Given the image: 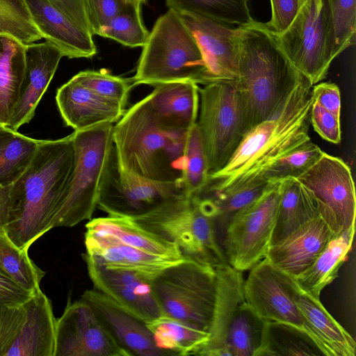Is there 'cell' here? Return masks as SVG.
<instances>
[{"instance_id": "28", "label": "cell", "mask_w": 356, "mask_h": 356, "mask_svg": "<svg viewBox=\"0 0 356 356\" xmlns=\"http://www.w3.org/2000/svg\"><path fill=\"white\" fill-rule=\"evenodd\" d=\"M86 232L108 236L122 244L140 250L175 260H181L179 248L141 227L128 216L108 215L90 220Z\"/></svg>"}, {"instance_id": "14", "label": "cell", "mask_w": 356, "mask_h": 356, "mask_svg": "<svg viewBox=\"0 0 356 356\" xmlns=\"http://www.w3.org/2000/svg\"><path fill=\"white\" fill-rule=\"evenodd\" d=\"M300 290L293 276L275 266L266 257L250 268L243 283L245 301L261 318L304 329L296 302Z\"/></svg>"}, {"instance_id": "9", "label": "cell", "mask_w": 356, "mask_h": 356, "mask_svg": "<svg viewBox=\"0 0 356 356\" xmlns=\"http://www.w3.org/2000/svg\"><path fill=\"white\" fill-rule=\"evenodd\" d=\"M275 35L289 61L312 86L326 77L336 58L329 0H305L289 26Z\"/></svg>"}, {"instance_id": "6", "label": "cell", "mask_w": 356, "mask_h": 356, "mask_svg": "<svg viewBox=\"0 0 356 356\" xmlns=\"http://www.w3.org/2000/svg\"><path fill=\"white\" fill-rule=\"evenodd\" d=\"M130 218L141 227L176 244L186 258L214 268L229 264L216 240L212 220L192 195L168 200Z\"/></svg>"}, {"instance_id": "50", "label": "cell", "mask_w": 356, "mask_h": 356, "mask_svg": "<svg viewBox=\"0 0 356 356\" xmlns=\"http://www.w3.org/2000/svg\"><path fill=\"white\" fill-rule=\"evenodd\" d=\"M49 1L72 22L90 33L86 0Z\"/></svg>"}, {"instance_id": "44", "label": "cell", "mask_w": 356, "mask_h": 356, "mask_svg": "<svg viewBox=\"0 0 356 356\" xmlns=\"http://www.w3.org/2000/svg\"><path fill=\"white\" fill-rule=\"evenodd\" d=\"M26 318L22 305H0V356H5Z\"/></svg>"}, {"instance_id": "35", "label": "cell", "mask_w": 356, "mask_h": 356, "mask_svg": "<svg viewBox=\"0 0 356 356\" xmlns=\"http://www.w3.org/2000/svg\"><path fill=\"white\" fill-rule=\"evenodd\" d=\"M265 321L245 302L236 309L229 323L226 345L229 356H255L259 348Z\"/></svg>"}, {"instance_id": "24", "label": "cell", "mask_w": 356, "mask_h": 356, "mask_svg": "<svg viewBox=\"0 0 356 356\" xmlns=\"http://www.w3.org/2000/svg\"><path fill=\"white\" fill-rule=\"evenodd\" d=\"M215 268L217 291L209 339L195 355L229 356L226 345L228 327L236 309L245 301L242 272L229 264Z\"/></svg>"}, {"instance_id": "26", "label": "cell", "mask_w": 356, "mask_h": 356, "mask_svg": "<svg viewBox=\"0 0 356 356\" xmlns=\"http://www.w3.org/2000/svg\"><path fill=\"white\" fill-rule=\"evenodd\" d=\"M150 105L163 126L188 130L197 122L199 111V86L189 81L159 84L149 95Z\"/></svg>"}, {"instance_id": "18", "label": "cell", "mask_w": 356, "mask_h": 356, "mask_svg": "<svg viewBox=\"0 0 356 356\" xmlns=\"http://www.w3.org/2000/svg\"><path fill=\"white\" fill-rule=\"evenodd\" d=\"M86 301L115 341L129 356H168L155 344L146 323L97 289L86 290Z\"/></svg>"}, {"instance_id": "47", "label": "cell", "mask_w": 356, "mask_h": 356, "mask_svg": "<svg viewBox=\"0 0 356 356\" xmlns=\"http://www.w3.org/2000/svg\"><path fill=\"white\" fill-rule=\"evenodd\" d=\"M271 18L265 23L275 34L284 32L293 21L304 0H270Z\"/></svg>"}, {"instance_id": "52", "label": "cell", "mask_w": 356, "mask_h": 356, "mask_svg": "<svg viewBox=\"0 0 356 356\" xmlns=\"http://www.w3.org/2000/svg\"><path fill=\"white\" fill-rule=\"evenodd\" d=\"M137 1H140L142 3H146V2H147V0H137Z\"/></svg>"}, {"instance_id": "40", "label": "cell", "mask_w": 356, "mask_h": 356, "mask_svg": "<svg viewBox=\"0 0 356 356\" xmlns=\"http://www.w3.org/2000/svg\"><path fill=\"white\" fill-rule=\"evenodd\" d=\"M209 176L208 164L195 123L188 131L185 149L183 183L190 195L200 191Z\"/></svg>"}, {"instance_id": "10", "label": "cell", "mask_w": 356, "mask_h": 356, "mask_svg": "<svg viewBox=\"0 0 356 356\" xmlns=\"http://www.w3.org/2000/svg\"><path fill=\"white\" fill-rule=\"evenodd\" d=\"M196 122L209 175L228 162L247 133L239 95L234 83L214 81L199 87Z\"/></svg>"}, {"instance_id": "20", "label": "cell", "mask_w": 356, "mask_h": 356, "mask_svg": "<svg viewBox=\"0 0 356 356\" xmlns=\"http://www.w3.org/2000/svg\"><path fill=\"white\" fill-rule=\"evenodd\" d=\"M334 236L328 224L318 213L270 245L265 257L296 277L312 264Z\"/></svg>"}, {"instance_id": "5", "label": "cell", "mask_w": 356, "mask_h": 356, "mask_svg": "<svg viewBox=\"0 0 356 356\" xmlns=\"http://www.w3.org/2000/svg\"><path fill=\"white\" fill-rule=\"evenodd\" d=\"M140 84L189 81L211 83L201 49L179 14L169 9L155 22L130 79Z\"/></svg>"}, {"instance_id": "15", "label": "cell", "mask_w": 356, "mask_h": 356, "mask_svg": "<svg viewBox=\"0 0 356 356\" xmlns=\"http://www.w3.org/2000/svg\"><path fill=\"white\" fill-rule=\"evenodd\" d=\"M54 356H129L84 300L68 301L56 320Z\"/></svg>"}, {"instance_id": "17", "label": "cell", "mask_w": 356, "mask_h": 356, "mask_svg": "<svg viewBox=\"0 0 356 356\" xmlns=\"http://www.w3.org/2000/svg\"><path fill=\"white\" fill-rule=\"evenodd\" d=\"M195 37L211 82L235 84L238 77L237 26L189 13H178Z\"/></svg>"}, {"instance_id": "31", "label": "cell", "mask_w": 356, "mask_h": 356, "mask_svg": "<svg viewBox=\"0 0 356 356\" xmlns=\"http://www.w3.org/2000/svg\"><path fill=\"white\" fill-rule=\"evenodd\" d=\"M24 44L0 35V125L8 127L25 73Z\"/></svg>"}, {"instance_id": "12", "label": "cell", "mask_w": 356, "mask_h": 356, "mask_svg": "<svg viewBox=\"0 0 356 356\" xmlns=\"http://www.w3.org/2000/svg\"><path fill=\"white\" fill-rule=\"evenodd\" d=\"M186 195L181 184L154 181L124 171L113 143L103 169L97 197V206L108 215L134 217Z\"/></svg>"}, {"instance_id": "36", "label": "cell", "mask_w": 356, "mask_h": 356, "mask_svg": "<svg viewBox=\"0 0 356 356\" xmlns=\"http://www.w3.org/2000/svg\"><path fill=\"white\" fill-rule=\"evenodd\" d=\"M249 0H165L169 9L177 13L199 15L227 25L238 26L253 19Z\"/></svg>"}, {"instance_id": "32", "label": "cell", "mask_w": 356, "mask_h": 356, "mask_svg": "<svg viewBox=\"0 0 356 356\" xmlns=\"http://www.w3.org/2000/svg\"><path fill=\"white\" fill-rule=\"evenodd\" d=\"M326 356L316 341L296 325L265 321L262 341L255 356Z\"/></svg>"}, {"instance_id": "49", "label": "cell", "mask_w": 356, "mask_h": 356, "mask_svg": "<svg viewBox=\"0 0 356 356\" xmlns=\"http://www.w3.org/2000/svg\"><path fill=\"white\" fill-rule=\"evenodd\" d=\"M31 293L22 287L0 268V305L19 306L24 303Z\"/></svg>"}, {"instance_id": "43", "label": "cell", "mask_w": 356, "mask_h": 356, "mask_svg": "<svg viewBox=\"0 0 356 356\" xmlns=\"http://www.w3.org/2000/svg\"><path fill=\"white\" fill-rule=\"evenodd\" d=\"M337 57L355 41L356 0H329Z\"/></svg>"}, {"instance_id": "34", "label": "cell", "mask_w": 356, "mask_h": 356, "mask_svg": "<svg viewBox=\"0 0 356 356\" xmlns=\"http://www.w3.org/2000/svg\"><path fill=\"white\" fill-rule=\"evenodd\" d=\"M40 141L0 125V186L11 185L24 173Z\"/></svg>"}, {"instance_id": "8", "label": "cell", "mask_w": 356, "mask_h": 356, "mask_svg": "<svg viewBox=\"0 0 356 356\" xmlns=\"http://www.w3.org/2000/svg\"><path fill=\"white\" fill-rule=\"evenodd\" d=\"M113 124L74 131V168L60 200L52 227H73L91 218L97 207L99 183L113 144Z\"/></svg>"}, {"instance_id": "51", "label": "cell", "mask_w": 356, "mask_h": 356, "mask_svg": "<svg viewBox=\"0 0 356 356\" xmlns=\"http://www.w3.org/2000/svg\"><path fill=\"white\" fill-rule=\"evenodd\" d=\"M10 186H0V233H6L8 219Z\"/></svg>"}, {"instance_id": "53", "label": "cell", "mask_w": 356, "mask_h": 356, "mask_svg": "<svg viewBox=\"0 0 356 356\" xmlns=\"http://www.w3.org/2000/svg\"><path fill=\"white\" fill-rule=\"evenodd\" d=\"M305 1V0H304Z\"/></svg>"}, {"instance_id": "4", "label": "cell", "mask_w": 356, "mask_h": 356, "mask_svg": "<svg viewBox=\"0 0 356 356\" xmlns=\"http://www.w3.org/2000/svg\"><path fill=\"white\" fill-rule=\"evenodd\" d=\"M188 130L162 125L148 95L127 110L113 127V143L121 168L151 181L184 185Z\"/></svg>"}, {"instance_id": "38", "label": "cell", "mask_w": 356, "mask_h": 356, "mask_svg": "<svg viewBox=\"0 0 356 356\" xmlns=\"http://www.w3.org/2000/svg\"><path fill=\"white\" fill-rule=\"evenodd\" d=\"M142 4L137 0H128L122 10L102 29L100 36L129 47H143L149 33L142 19Z\"/></svg>"}, {"instance_id": "1", "label": "cell", "mask_w": 356, "mask_h": 356, "mask_svg": "<svg viewBox=\"0 0 356 356\" xmlns=\"http://www.w3.org/2000/svg\"><path fill=\"white\" fill-rule=\"evenodd\" d=\"M72 134L41 140L24 173L10 185L5 230L19 249L28 251L52 222L74 168Z\"/></svg>"}, {"instance_id": "45", "label": "cell", "mask_w": 356, "mask_h": 356, "mask_svg": "<svg viewBox=\"0 0 356 356\" xmlns=\"http://www.w3.org/2000/svg\"><path fill=\"white\" fill-rule=\"evenodd\" d=\"M92 35H100L102 29L124 7L128 0H86Z\"/></svg>"}, {"instance_id": "37", "label": "cell", "mask_w": 356, "mask_h": 356, "mask_svg": "<svg viewBox=\"0 0 356 356\" xmlns=\"http://www.w3.org/2000/svg\"><path fill=\"white\" fill-rule=\"evenodd\" d=\"M0 268L31 293L40 289L45 273L30 259L28 251L17 247L6 233H0Z\"/></svg>"}, {"instance_id": "33", "label": "cell", "mask_w": 356, "mask_h": 356, "mask_svg": "<svg viewBox=\"0 0 356 356\" xmlns=\"http://www.w3.org/2000/svg\"><path fill=\"white\" fill-rule=\"evenodd\" d=\"M156 346L168 356L195 355L209 339V332L163 315L146 323Z\"/></svg>"}, {"instance_id": "27", "label": "cell", "mask_w": 356, "mask_h": 356, "mask_svg": "<svg viewBox=\"0 0 356 356\" xmlns=\"http://www.w3.org/2000/svg\"><path fill=\"white\" fill-rule=\"evenodd\" d=\"M296 302L304 322V329L326 356L355 355L354 339L328 313L320 299L314 298L300 289Z\"/></svg>"}, {"instance_id": "2", "label": "cell", "mask_w": 356, "mask_h": 356, "mask_svg": "<svg viewBox=\"0 0 356 356\" xmlns=\"http://www.w3.org/2000/svg\"><path fill=\"white\" fill-rule=\"evenodd\" d=\"M312 86L302 75L278 112L244 135L227 164L209 175L203 188L220 191L264 178L280 158L309 142Z\"/></svg>"}, {"instance_id": "46", "label": "cell", "mask_w": 356, "mask_h": 356, "mask_svg": "<svg viewBox=\"0 0 356 356\" xmlns=\"http://www.w3.org/2000/svg\"><path fill=\"white\" fill-rule=\"evenodd\" d=\"M309 121L315 131L324 140L333 144L341 140L340 118L325 110L316 102H312Z\"/></svg>"}, {"instance_id": "13", "label": "cell", "mask_w": 356, "mask_h": 356, "mask_svg": "<svg viewBox=\"0 0 356 356\" xmlns=\"http://www.w3.org/2000/svg\"><path fill=\"white\" fill-rule=\"evenodd\" d=\"M314 195L319 215L337 235L355 227L356 197L349 166L340 158L322 152L296 177Z\"/></svg>"}, {"instance_id": "25", "label": "cell", "mask_w": 356, "mask_h": 356, "mask_svg": "<svg viewBox=\"0 0 356 356\" xmlns=\"http://www.w3.org/2000/svg\"><path fill=\"white\" fill-rule=\"evenodd\" d=\"M84 243L86 252L106 268L132 272L149 280L164 268L181 261L148 253L108 236L87 232L84 236Z\"/></svg>"}, {"instance_id": "19", "label": "cell", "mask_w": 356, "mask_h": 356, "mask_svg": "<svg viewBox=\"0 0 356 356\" xmlns=\"http://www.w3.org/2000/svg\"><path fill=\"white\" fill-rule=\"evenodd\" d=\"M25 73L19 98L7 127L17 131L34 116L35 108L51 82L63 56L49 41L26 44Z\"/></svg>"}, {"instance_id": "22", "label": "cell", "mask_w": 356, "mask_h": 356, "mask_svg": "<svg viewBox=\"0 0 356 356\" xmlns=\"http://www.w3.org/2000/svg\"><path fill=\"white\" fill-rule=\"evenodd\" d=\"M42 38L58 47L69 58H91L97 54L92 35L81 29L49 0H24Z\"/></svg>"}, {"instance_id": "48", "label": "cell", "mask_w": 356, "mask_h": 356, "mask_svg": "<svg viewBox=\"0 0 356 356\" xmlns=\"http://www.w3.org/2000/svg\"><path fill=\"white\" fill-rule=\"evenodd\" d=\"M313 101L340 118L341 94L337 85L331 82L318 83L312 86Z\"/></svg>"}, {"instance_id": "7", "label": "cell", "mask_w": 356, "mask_h": 356, "mask_svg": "<svg viewBox=\"0 0 356 356\" xmlns=\"http://www.w3.org/2000/svg\"><path fill=\"white\" fill-rule=\"evenodd\" d=\"M151 285L165 316L209 332L217 291L214 267L185 257L158 273Z\"/></svg>"}, {"instance_id": "23", "label": "cell", "mask_w": 356, "mask_h": 356, "mask_svg": "<svg viewBox=\"0 0 356 356\" xmlns=\"http://www.w3.org/2000/svg\"><path fill=\"white\" fill-rule=\"evenodd\" d=\"M22 305L25 321L5 356H54L57 319L50 300L40 289Z\"/></svg>"}, {"instance_id": "3", "label": "cell", "mask_w": 356, "mask_h": 356, "mask_svg": "<svg viewBox=\"0 0 356 356\" xmlns=\"http://www.w3.org/2000/svg\"><path fill=\"white\" fill-rule=\"evenodd\" d=\"M239 95L247 132L275 115L302 75L289 61L265 23L237 26Z\"/></svg>"}, {"instance_id": "11", "label": "cell", "mask_w": 356, "mask_h": 356, "mask_svg": "<svg viewBox=\"0 0 356 356\" xmlns=\"http://www.w3.org/2000/svg\"><path fill=\"white\" fill-rule=\"evenodd\" d=\"M282 180H270L263 193L228 225L222 249L227 263L236 270H250L265 257L275 226Z\"/></svg>"}, {"instance_id": "41", "label": "cell", "mask_w": 356, "mask_h": 356, "mask_svg": "<svg viewBox=\"0 0 356 356\" xmlns=\"http://www.w3.org/2000/svg\"><path fill=\"white\" fill-rule=\"evenodd\" d=\"M73 77L101 97L126 108L130 90L134 87L130 79L95 70L81 71Z\"/></svg>"}, {"instance_id": "42", "label": "cell", "mask_w": 356, "mask_h": 356, "mask_svg": "<svg viewBox=\"0 0 356 356\" xmlns=\"http://www.w3.org/2000/svg\"><path fill=\"white\" fill-rule=\"evenodd\" d=\"M323 151L310 140L280 158L265 172L268 180L296 177L314 163Z\"/></svg>"}, {"instance_id": "16", "label": "cell", "mask_w": 356, "mask_h": 356, "mask_svg": "<svg viewBox=\"0 0 356 356\" xmlns=\"http://www.w3.org/2000/svg\"><path fill=\"white\" fill-rule=\"evenodd\" d=\"M82 255L95 289L146 323L164 315L154 293L151 280L132 272L108 269L90 254L85 252Z\"/></svg>"}, {"instance_id": "39", "label": "cell", "mask_w": 356, "mask_h": 356, "mask_svg": "<svg viewBox=\"0 0 356 356\" xmlns=\"http://www.w3.org/2000/svg\"><path fill=\"white\" fill-rule=\"evenodd\" d=\"M0 35L11 36L24 45L42 38L24 0H0Z\"/></svg>"}, {"instance_id": "29", "label": "cell", "mask_w": 356, "mask_h": 356, "mask_svg": "<svg viewBox=\"0 0 356 356\" xmlns=\"http://www.w3.org/2000/svg\"><path fill=\"white\" fill-rule=\"evenodd\" d=\"M318 214L317 202L308 188L296 177L282 179L270 245L282 240Z\"/></svg>"}, {"instance_id": "21", "label": "cell", "mask_w": 356, "mask_h": 356, "mask_svg": "<svg viewBox=\"0 0 356 356\" xmlns=\"http://www.w3.org/2000/svg\"><path fill=\"white\" fill-rule=\"evenodd\" d=\"M56 100L64 122L74 131L113 124L127 111L97 95L74 77L58 89Z\"/></svg>"}, {"instance_id": "30", "label": "cell", "mask_w": 356, "mask_h": 356, "mask_svg": "<svg viewBox=\"0 0 356 356\" xmlns=\"http://www.w3.org/2000/svg\"><path fill=\"white\" fill-rule=\"evenodd\" d=\"M355 227L334 236L312 264L295 278L300 288L319 299L323 289L338 275L341 266L350 250Z\"/></svg>"}]
</instances>
